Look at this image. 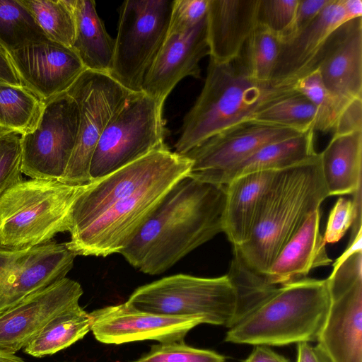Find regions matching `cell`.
<instances>
[{
	"label": "cell",
	"mask_w": 362,
	"mask_h": 362,
	"mask_svg": "<svg viewBox=\"0 0 362 362\" xmlns=\"http://www.w3.org/2000/svg\"><path fill=\"white\" fill-rule=\"evenodd\" d=\"M209 56L206 17L182 33L168 35L146 75L142 92L164 103L184 78H201L200 61Z\"/></svg>",
	"instance_id": "cell-19"
},
{
	"label": "cell",
	"mask_w": 362,
	"mask_h": 362,
	"mask_svg": "<svg viewBox=\"0 0 362 362\" xmlns=\"http://www.w3.org/2000/svg\"><path fill=\"white\" fill-rule=\"evenodd\" d=\"M350 19L342 0H330L317 17L290 37L281 40L271 81L295 84L317 69L320 53L330 35Z\"/></svg>",
	"instance_id": "cell-20"
},
{
	"label": "cell",
	"mask_w": 362,
	"mask_h": 362,
	"mask_svg": "<svg viewBox=\"0 0 362 362\" xmlns=\"http://www.w3.org/2000/svg\"><path fill=\"white\" fill-rule=\"evenodd\" d=\"M78 124V105L67 91L45 102L35 129L21 136V173L32 179L59 181L74 149Z\"/></svg>",
	"instance_id": "cell-12"
},
{
	"label": "cell",
	"mask_w": 362,
	"mask_h": 362,
	"mask_svg": "<svg viewBox=\"0 0 362 362\" xmlns=\"http://www.w3.org/2000/svg\"><path fill=\"white\" fill-rule=\"evenodd\" d=\"M316 119L315 105L296 91L262 109L252 119L305 132L314 130Z\"/></svg>",
	"instance_id": "cell-33"
},
{
	"label": "cell",
	"mask_w": 362,
	"mask_h": 362,
	"mask_svg": "<svg viewBox=\"0 0 362 362\" xmlns=\"http://www.w3.org/2000/svg\"><path fill=\"white\" fill-rule=\"evenodd\" d=\"M259 0H208L206 16L210 59L218 63L238 58L258 24Z\"/></svg>",
	"instance_id": "cell-22"
},
{
	"label": "cell",
	"mask_w": 362,
	"mask_h": 362,
	"mask_svg": "<svg viewBox=\"0 0 362 362\" xmlns=\"http://www.w3.org/2000/svg\"><path fill=\"white\" fill-rule=\"evenodd\" d=\"M43 106L44 103L24 86L0 83V134L31 132Z\"/></svg>",
	"instance_id": "cell-29"
},
{
	"label": "cell",
	"mask_w": 362,
	"mask_h": 362,
	"mask_svg": "<svg viewBox=\"0 0 362 362\" xmlns=\"http://www.w3.org/2000/svg\"><path fill=\"white\" fill-rule=\"evenodd\" d=\"M163 104L143 92L129 95L96 145L90 165L91 182L166 146Z\"/></svg>",
	"instance_id": "cell-7"
},
{
	"label": "cell",
	"mask_w": 362,
	"mask_h": 362,
	"mask_svg": "<svg viewBox=\"0 0 362 362\" xmlns=\"http://www.w3.org/2000/svg\"><path fill=\"white\" fill-rule=\"evenodd\" d=\"M21 167V136L0 134V199L10 187L23 180Z\"/></svg>",
	"instance_id": "cell-36"
},
{
	"label": "cell",
	"mask_w": 362,
	"mask_h": 362,
	"mask_svg": "<svg viewBox=\"0 0 362 362\" xmlns=\"http://www.w3.org/2000/svg\"><path fill=\"white\" fill-rule=\"evenodd\" d=\"M277 172L264 170L247 173L226 185L223 233L233 247H240L249 238Z\"/></svg>",
	"instance_id": "cell-24"
},
{
	"label": "cell",
	"mask_w": 362,
	"mask_h": 362,
	"mask_svg": "<svg viewBox=\"0 0 362 362\" xmlns=\"http://www.w3.org/2000/svg\"><path fill=\"white\" fill-rule=\"evenodd\" d=\"M328 196L354 194L362 184V131L333 134L319 153Z\"/></svg>",
	"instance_id": "cell-25"
},
{
	"label": "cell",
	"mask_w": 362,
	"mask_h": 362,
	"mask_svg": "<svg viewBox=\"0 0 362 362\" xmlns=\"http://www.w3.org/2000/svg\"><path fill=\"white\" fill-rule=\"evenodd\" d=\"M296 91L295 84L252 78L240 57L226 63L210 59L202 90L183 118L175 152L184 155L212 136L254 119L262 109Z\"/></svg>",
	"instance_id": "cell-2"
},
{
	"label": "cell",
	"mask_w": 362,
	"mask_h": 362,
	"mask_svg": "<svg viewBox=\"0 0 362 362\" xmlns=\"http://www.w3.org/2000/svg\"><path fill=\"white\" fill-rule=\"evenodd\" d=\"M330 0H298L291 25L279 38L283 40L293 35L313 21Z\"/></svg>",
	"instance_id": "cell-40"
},
{
	"label": "cell",
	"mask_w": 362,
	"mask_h": 362,
	"mask_svg": "<svg viewBox=\"0 0 362 362\" xmlns=\"http://www.w3.org/2000/svg\"><path fill=\"white\" fill-rule=\"evenodd\" d=\"M328 197L319 153L279 170L249 238L234 247V256L250 271L264 276L286 243Z\"/></svg>",
	"instance_id": "cell-3"
},
{
	"label": "cell",
	"mask_w": 362,
	"mask_h": 362,
	"mask_svg": "<svg viewBox=\"0 0 362 362\" xmlns=\"http://www.w3.org/2000/svg\"><path fill=\"white\" fill-rule=\"evenodd\" d=\"M342 5L350 20L362 17L361 0H342Z\"/></svg>",
	"instance_id": "cell-45"
},
{
	"label": "cell",
	"mask_w": 362,
	"mask_h": 362,
	"mask_svg": "<svg viewBox=\"0 0 362 362\" xmlns=\"http://www.w3.org/2000/svg\"><path fill=\"white\" fill-rule=\"evenodd\" d=\"M0 362H25L16 354H8L0 352Z\"/></svg>",
	"instance_id": "cell-46"
},
{
	"label": "cell",
	"mask_w": 362,
	"mask_h": 362,
	"mask_svg": "<svg viewBox=\"0 0 362 362\" xmlns=\"http://www.w3.org/2000/svg\"><path fill=\"white\" fill-rule=\"evenodd\" d=\"M184 158V155L165 146L88 184L72 205L70 235L90 226L118 201L136 192Z\"/></svg>",
	"instance_id": "cell-13"
},
{
	"label": "cell",
	"mask_w": 362,
	"mask_h": 362,
	"mask_svg": "<svg viewBox=\"0 0 362 362\" xmlns=\"http://www.w3.org/2000/svg\"><path fill=\"white\" fill-rule=\"evenodd\" d=\"M280 43L276 34L266 26L257 24L239 56L252 78L262 82L271 81Z\"/></svg>",
	"instance_id": "cell-32"
},
{
	"label": "cell",
	"mask_w": 362,
	"mask_h": 362,
	"mask_svg": "<svg viewBox=\"0 0 362 362\" xmlns=\"http://www.w3.org/2000/svg\"><path fill=\"white\" fill-rule=\"evenodd\" d=\"M49 40L20 0H0V45L8 52Z\"/></svg>",
	"instance_id": "cell-31"
},
{
	"label": "cell",
	"mask_w": 362,
	"mask_h": 362,
	"mask_svg": "<svg viewBox=\"0 0 362 362\" xmlns=\"http://www.w3.org/2000/svg\"><path fill=\"white\" fill-rule=\"evenodd\" d=\"M173 0H127L119 8L108 75L132 93L142 92L146 74L168 30Z\"/></svg>",
	"instance_id": "cell-9"
},
{
	"label": "cell",
	"mask_w": 362,
	"mask_h": 362,
	"mask_svg": "<svg viewBox=\"0 0 362 362\" xmlns=\"http://www.w3.org/2000/svg\"><path fill=\"white\" fill-rule=\"evenodd\" d=\"M75 37L72 49L86 70L108 74L115 40L106 30L92 0H74Z\"/></svg>",
	"instance_id": "cell-27"
},
{
	"label": "cell",
	"mask_w": 362,
	"mask_h": 362,
	"mask_svg": "<svg viewBox=\"0 0 362 362\" xmlns=\"http://www.w3.org/2000/svg\"><path fill=\"white\" fill-rule=\"evenodd\" d=\"M362 131V98H356L342 109L337 120L333 134Z\"/></svg>",
	"instance_id": "cell-41"
},
{
	"label": "cell",
	"mask_w": 362,
	"mask_h": 362,
	"mask_svg": "<svg viewBox=\"0 0 362 362\" xmlns=\"http://www.w3.org/2000/svg\"><path fill=\"white\" fill-rule=\"evenodd\" d=\"M243 362H289L284 356L274 351L269 346L256 345Z\"/></svg>",
	"instance_id": "cell-44"
},
{
	"label": "cell",
	"mask_w": 362,
	"mask_h": 362,
	"mask_svg": "<svg viewBox=\"0 0 362 362\" xmlns=\"http://www.w3.org/2000/svg\"><path fill=\"white\" fill-rule=\"evenodd\" d=\"M82 294L79 283L64 277L0 313V352L16 354Z\"/></svg>",
	"instance_id": "cell-16"
},
{
	"label": "cell",
	"mask_w": 362,
	"mask_h": 362,
	"mask_svg": "<svg viewBox=\"0 0 362 362\" xmlns=\"http://www.w3.org/2000/svg\"><path fill=\"white\" fill-rule=\"evenodd\" d=\"M91 331L104 344L156 340L159 343L184 341L189 331L202 321L136 310L124 303L107 306L90 313Z\"/></svg>",
	"instance_id": "cell-18"
},
{
	"label": "cell",
	"mask_w": 362,
	"mask_h": 362,
	"mask_svg": "<svg viewBox=\"0 0 362 362\" xmlns=\"http://www.w3.org/2000/svg\"><path fill=\"white\" fill-rule=\"evenodd\" d=\"M313 129L265 145L216 176L211 183L226 185L235 178L250 173L282 170L317 156Z\"/></svg>",
	"instance_id": "cell-26"
},
{
	"label": "cell",
	"mask_w": 362,
	"mask_h": 362,
	"mask_svg": "<svg viewBox=\"0 0 362 362\" xmlns=\"http://www.w3.org/2000/svg\"><path fill=\"white\" fill-rule=\"evenodd\" d=\"M296 90L305 95L315 107L317 119L314 131L333 132L342 105L325 87L318 69L298 79Z\"/></svg>",
	"instance_id": "cell-34"
},
{
	"label": "cell",
	"mask_w": 362,
	"mask_h": 362,
	"mask_svg": "<svg viewBox=\"0 0 362 362\" xmlns=\"http://www.w3.org/2000/svg\"><path fill=\"white\" fill-rule=\"evenodd\" d=\"M192 165V160L185 156L180 163L118 201L90 226L71 235L66 246L76 255L106 257L119 253L168 191L188 175Z\"/></svg>",
	"instance_id": "cell-8"
},
{
	"label": "cell",
	"mask_w": 362,
	"mask_h": 362,
	"mask_svg": "<svg viewBox=\"0 0 362 362\" xmlns=\"http://www.w3.org/2000/svg\"><path fill=\"white\" fill-rule=\"evenodd\" d=\"M297 362H333L327 353L318 344L310 345V342L297 344Z\"/></svg>",
	"instance_id": "cell-42"
},
{
	"label": "cell",
	"mask_w": 362,
	"mask_h": 362,
	"mask_svg": "<svg viewBox=\"0 0 362 362\" xmlns=\"http://www.w3.org/2000/svg\"><path fill=\"white\" fill-rule=\"evenodd\" d=\"M0 83L22 86L8 52L0 45Z\"/></svg>",
	"instance_id": "cell-43"
},
{
	"label": "cell",
	"mask_w": 362,
	"mask_h": 362,
	"mask_svg": "<svg viewBox=\"0 0 362 362\" xmlns=\"http://www.w3.org/2000/svg\"><path fill=\"white\" fill-rule=\"evenodd\" d=\"M303 132L255 119L233 125L184 154L192 162L187 176L211 183L219 174L262 146Z\"/></svg>",
	"instance_id": "cell-15"
},
{
	"label": "cell",
	"mask_w": 362,
	"mask_h": 362,
	"mask_svg": "<svg viewBox=\"0 0 362 362\" xmlns=\"http://www.w3.org/2000/svg\"><path fill=\"white\" fill-rule=\"evenodd\" d=\"M87 185L31 179L10 187L0 199V246L30 248L69 231L72 205Z\"/></svg>",
	"instance_id": "cell-5"
},
{
	"label": "cell",
	"mask_w": 362,
	"mask_h": 362,
	"mask_svg": "<svg viewBox=\"0 0 362 362\" xmlns=\"http://www.w3.org/2000/svg\"><path fill=\"white\" fill-rule=\"evenodd\" d=\"M329 304L317 344L333 362H362V250L334 262Z\"/></svg>",
	"instance_id": "cell-11"
},
{
	"label": "cell",
	"mask_w": 362,
	"mask_h": 362,
	"mask_svg": "<svg viewBox=\"0 0 362 362\" xmlns=\"http://www.w3.org/2000/svg\"><path fill=\"white\" fill-rule=\"evenodd\" d=\"M76 256L52 241L26 249L0 246V313L66 277Z\"/></svg>",
	"instance_id": "cell-14"
},
{
	"label": "cell",
	"mask_w": 362,
	"mask_h": 362,
	"mask_svg": "<svg viewBox=\"0 0 362 362\" xmlns=\"http://www.w3.org/2000/svg\"><path fill=\"white\" fill-rule=\"evenodd\" d=\"M298 0H259L257 22L280 38L294 18Z\"/></svg>",
	"instance_id": "cell-37"
},
{
	"label": "cell",
	"mask_w": 362,
	"mask_h": 362,
	"mask_svg": "<svg viewBox=\"0 0 362 362\" xmlns=\"http://www.w3.org/2000/svg\"><path fill=\"white\" fill-rule=\"evenodd\" d=\"M207 8L208 0H173L167 36L194 27L206 17Z\"/></svg>",
	"instance_id": "cell-38"
},
{
	"label": "cell",
	"mask_w": 362,
	"mask_h": 362,
	"mask_svg": "<svg viewBox=\"0 0 362 362\" xmlns=\"http://www.w3.org/2000/svg\"><path fill=\"white\" fill-rule=\"evenodd\" d=\"M225 357L215 351L189 346L184 341L159 343L133 362H225Z\"/></svg>",
	"instance_id": "cell-35"
},
{
	"label": "cell",
	"mask_w": 362,
	"mask_h": 362,
	"mask_svg": "<svg viewBox=\"0 0 362 362\" xmlns=\"http://www.w3.org/2000/svg\"><path fill=\"white\" fill-rule=\"evenodd\" d=\"M79 110L76 144L61 182L91 183L90 165L95 148L109 121L132 93L110 75L86 70L67 89Z\"/></svg>",
	"instance_id": "cell-10"
},
{
	"label": "cell",
	"mask_w": 362,
	"mask_h": 362,
	"mask_svg": "<svg viewBox=\"0 0 362 362\" xmlns=\"http://www.w3.org/2000/svg\"><path fill=\"white\" fill-rule=\"evenodd\" d=\"M47 39L72 48L75 37L74 0H20Z\"/></svg>",
	"instance_id": "cell-30"
},
{
	"label": "cell",
	"mask_w": 362,
	"mask_h": 362,
	"mask_svg": "<svg viewBox=\"0 0 362 362\" xmlns=\"http://www.w3.org/2000/svg\"><path fill=\"white\" fill-rule=\"evenodd\" d=\"M126 304L158 315L198 318L228 329L239 320L238 291L228 274L202 278L179 274L136 288Z\"/></svg>",
	"instance_id": "cell-6"
},
{
	"label": "cell",
	"mask_w": 362,
	"mask_h": 362,
	"mask_svg": "<svg viewBox=\"0 0 362 362\" xmlns=\"http://www.w3.org/2000/svg\"><path fill=\"white\" fill-rule=\"evenodd\" d=\"M317 69L327 89L342 105L362 98V17L345 22L330 35Z\"/></svg>",
	"instance_id": "cell-21"
},
{
	"label": "cell",
	"mask_w": 362,
	"mask_h": 362,
	"mask_svg": "<svg viewBox=\"0 0 362 362\" xmlns=\"http://www.w3.org/2000/svg\"><path fill=\"white\" fill-rule=\"evenodd\" d=\"M354 216L352 199L339 198L329 212L323 236L325 243H334L340 240L351 226Z\"/></svg>",
	"instance_id": "cell-39"
},
{
	"label": "cell",
	"mask_w": 362,
	"mask_h": 362,
	"mask_svg": "<svg viewBox=\"0 0 362 362\" xmlns=\"http://www.w3.org/2000/svg\"><path fill=\"white\" fill-rule=\"evenodd\" d=\"M226 201V185L186 176L168 191L119 254L143 273H163L223 232Z\"/></svg>",
	"instance_id": "cell-1"
},
{
	"label": "cell",
	"mask_w": 362,
	"mask_h": 362,
	"mask_svg": "<svg viewBox=\"0 0 362 362\" xmlns=\"http://www.w3.org/2000/svg\"><path fill=\"white\" fill-rule=\"evenodd\" d=\"M8 53L22 86L43 103L66 91L86 70L72 48L50 40Z\"/></svg>",
	"instance_id": "cell-17"
},
{
	"label": "cell",
	"mask_w": 362,
	"mask_h": 362,
	"mask_svg": "<svg viewBox=\"0 0 362 362\" xmlns=\"http://www.w3.org/2000/svg\"><path fill=\"white\" fill-rule=\"evenodd\" d=\"M92 316L78 303L54 316L23 348L25 354L41 358L54 354L83 338L91 330Z\"/></svg>",
	"instance_id": "cell-28"
},
{
	"label": "cell",
	"mask_w": 362,
	"mask_h": 362,
	"mask_svg": "<svg viewBox=\"0 0 362 362\" xmlns=\"http://www.w3.org/2000/svg\"><path fill=\"white\" fill-rule=\"evenodd\" d=\"M320 209L314 211L281 250L264 276L281 286L306 278L313 269L332 263L320 233Z\"/></svg>",
	"instance_id": "cell-23"
},
{
	"label": "cell",
	"mask_w": 362,
	"mask_h": 362,
	"mask_svg": "<svg viewBox=\"0 0 362 362\" xmlns=\"http://www.w3.org/2000/svg\"><path fill=\"white\" fill-rule=\"evenodd\" d=\"M329 304L326 279L304 278L272 286L259 302L228 329L225 341L269 346L315 341Z\"/></svg>",
	"instance_id": "cell-4"
}]
</instances>
